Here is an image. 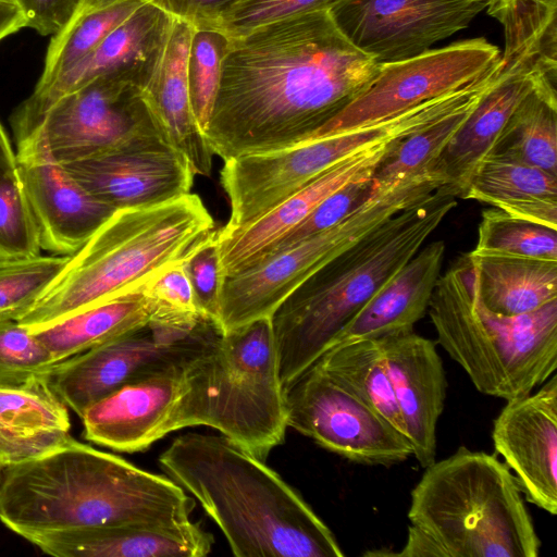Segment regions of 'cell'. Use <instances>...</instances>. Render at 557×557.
<instances>
[{
	"label": "cell",
	"instance_id": "obj_16",
	"mask_svg": "<svg viewBox=\"0 0 557 557\" xmlns=\"http://www.w3.org/2000/svg\"><path fill=\"white\" fill-rule=\"evenodd\" d=\"M493 0H337L330 11L357 49L377 63L419 55L459 30Z\"/></svg>",
	"mask_w": 557,
	"mask_h": 557
},
{
	"label": "cell",
	"instance_id": "obj_15",
	"mask_svg": "<svg viewBox=\"0 0 557 557\" xmlns=\"http://www.w3.org/2000/svg\"><path fill=\"white\" fill-rule=\"evenodd\" d=\"M499 57V49L485 38H472L403 61L380 63L371 84L309 139L377 123L463 88Z\"/></svg>",
	"mask_w": 557,
	"mask_h": 557
},
{
	"label": "cell",
	"instance_id": "obj_50",
	"mask_svg": "<svg viewBox=\"0 0 557 557\" xmlns=\"http://www.w3.org/2000/svg\"><path fill=\"white\" fill-rule=\"evenodd\" d=\"M0 1L13 2L14 3L15 0H0Z\"/></svg>",
	"mask_w": 557,
	"mask_h": 557
},
{
	"label": "cell",
	"instance_id": "obj_27",
	"mask_svg": "<svg viewBox=\"0 0 557 557\" xmlns=\"http://www.w3.org/2000/svg\"><path fill=\"white\" fill-rule=\"evenodd\" d=\"M66 405L35 379L18 386H0V465L4 468L42 457L70 435Z\"/></svg>",
	"mask_w": 557,
	"mask_h": 557
},
{
	"label": "cell",
	"instance_id": "obj_42",
	"mask_svg": "<svg viewBox=\"0 0 557 557\" xmlns=\"http://www.w3.org/2000/svg\"><path fill=\"white\" fill-rule=\"evenodd\" d=\"M140 288L154 306L153 318L191 320L202 317L196 305L184 260L162 268L144 282Z\"/></svg>",
	"mask_w": 557,
	"mask_h": 557
},
{
	"label": "cell",
	"instance_id": "obj_21",
	"mask_svg": "<svg viewBox=\"0 0 557 557\" xmlns=\"http://www.w3.org/2000/svg\"><path fill=\"white\" fill-rule=\"evenodd\" d=\"M412 456L422 468L436 458V429L447 379L436 345L413 330L377 337Z\"/></svg>",
	"mask_w": 557,
	"mask_h": 557
},
{
	"label": "cell",
	"instance_id": "obj_40",
	"mask_svg": "<svg viewBox=\"0 0 557 557\" xmlns=\"http://www.w3.org/2000/svg\"><path fill=\"white\" fill-rule=\"evenodd\" d=\"M337 0H235L207 26L228 39L240 38L265 25L307 12L330 9Z\"/></svg>",
	"mask_w": 557,
	"mask_h": 557
},
{
	"label": "cell",
	"instance_id": "obj_38",
	"mask_svg": "<svg viewBox=\"0 0 557 557\" xmlns=\"http://www.w3.org/2000/svg\"><path fill=\"white\" fill-rule=\"evenodd\" d=\"M57 363L28 327L14 320H0V386L47 379Z\"/></svg>",
	"mask_w": 557,
	"mask_h": 557
},
{
	"label": "cell",
	"instance_id": "obj_20",
	"mask_svg": "<svg viewBox=\"0 0 557 557\" xmlns=\"http://www.w3.org/2000/svg\"><path fill=\"white\" fill-rule=\"evenodd\" d=\"M190 360L135 380L91 405L82 416L84 437L125 453L146 450L164 437L187 389Z\"/></svg>",
	"mask_w": 557,
	"mask_h": 557
},
{
	"label": "cell",
	"instance_id": "obj_10",
	"mask_svg": "<svg viewBox=\"0 0 557 557\" xmlns=\"http://www.w3.org/2000/svg\"><path fill=\"white\" fill-rule=\"evenodd\" d=\"M442 115L425 101L377 123L311 138L262 153L224 161L220 182L230 205L228 233L261 218L337 163L376 145L403 138Z\"/></svg>",
	"mask_w": 557,
	"mask_h": 557
},
{
	"label": "cell",
	"instance_id": "obj_8",
	"mask_svg": "<svg viewBox=\"0 0 557 557\" xmlns=\"http://www.w3.org/2000/svg\"><path fill=\"white\" fill-rule=\"evenodd\" d=\"M187 374L170 433L210 426L262 460L284 442L285 392L271 318L221 333L188 362Z\"/></svg>",
	"mask_w": 557,
	"mask_h": 557
},
{
	"label": "cell",
	"instance_id": "obj_35",
	"mask_svg": "<svg viewBox=\"0 0 557 557\" xmlns=\"http://www.w3.org/2000/svg\"><path fill=\"white\" fill-rule=\"evenodd\" d=\"M472 252L557 261V228L512 216L496 208L485 209Z\"/></svg>",
	"mask_w": 557,
	"mask_h": 557
},
{
	"label": "cell",
	"instance_id": "obj_47",
	"mask_svg": "<svg viewBox=\"0 0 557 557\" xmlns=\"http://www.w3.org/2000/svg\"><path fill=\"white\" fill-rule=\"evenodd\" d=\"M26 27V21L20 8L13 2L0 1V41Z\"/></svg>",
	"mask_w": 557,
	"mask_h": 557
},
{
	"label": "cell",
	"instance_id": "obj_49",
	"mask_svg": "<svg viewBox=\"0 0 557 557\" xmlns=\"http://www.w3.org/2000/svg\"><path fill=\"white\" fill-rule=\"evenodd\" d=\"M3 471H4V467H2L0 465V484H1V481H2Z\"/></svg>",
	"mask_w": 557,
	"mask_h": 557
},
{
	"label": "cell",
	"instance_id": "obj_30",
	"mask_svg": "<svg viewBox=\"0 0 557 557\" xmlns=\"http://www.w3.org/2000/svg\"><path fill=\"white\" fill-rule=\"evenodd\" d=\"M154 306L140 286L32 331L59 362L148 323Z\"/></svg>",
	"mask_w": 557,
	"mask_h": 557
},
{
	"label": "cell",
	"instance_id": "obj_44",
	"mask_svg": "<svg viewBox=\"0 0 557 557\" xmlns=\"http://www.w3.org/2000/svg\"><path fill=\"white\" fill-rule=\"evenodd\" d=\"M82 0H15L26 27L42 36L55 35L70 21Z\"/></svg>",
	"mask_w": 557,
	"mask_h": 557
},
{
	"label": "cell",
	"instance_id": "obj_43",
	"mask_svg": "<svg viewBox=\"0 0 557 557\" xmlns=\"http://www.w3.org/2000/svg\"><path fill=\"white\" fill-rule=\"evenodd\" d=\"M184 267L193 288L198 311L202 317L211 320L219 326L222 274L216 233L184 260Z\"/></svg>",
	"mask_w": 557,
	"mask_h": 557
},
{
	"label": "cell",
	"instance_id": "obj_2",
	"mask_svg": "<svg viewBox=\"0 0 557 557\" xmlns=\"http://www.w3.org/2000/svg\"><path fill=\"white\" fill-rule=\"evenodd\" d=\"M195 498L168 475L72 436L53 451L4 468L0 521L24 539L120 524H181Z\"/></svg>",
	"mask_w": 557,
	"mask_h": 557
},
{
	"label": "cell",
	"instance_id": "obj_45",
	"mask_svg": "<svg viewBox=\"0 0 557 557\" xmlns=\"http://www.w3.org/2000/svg\"><path fill=\"white\" fill-rule=\"evenodd\" d=\"M168 14L191 22L196 27L209 25L235 0H149Z\"/></svg>",
	"mask_w": 557,
	"mask_h": 557
},
{
	"label": "cell",
	"instance_id": "obj_22",
	"mask_svg": "<svg viewBox=\"0 0 557 557\" xmlns=\"http://www.w3.org/2000/svg\"><path fill=\"white\" fill-rule=\"evenodd\" d=\"M196 26L169 14L159 44L139 85L148 110L195 175L209 176L213 152L193 113L188 58Z\"/></svg>",
	"mask_w": 557,
	"mask_h": 557
},
{
	"label": "cell",
	"instance_id": "obj_28",
	"mask_svg": "<svg viewBox=\"0 0 557 557\" xmlns=\"http://www.w3.org/2000/svg\"><path fill=\"white\" fill-rule=\"evenodd\" d=\"M460 198L557 228V175L507 157L486 156Z\"/></svg>",
	"mask_w": 557,
	"mask_h": 557
},
{
	"label": "cell",
	"instance_id": "obj_33",
	"mask_svg": "<svg viewBox=\"0 0 557 557\" xmlns=\"http://www.w3.org/2000/svg\"><path fill=\"white\" fill-rule=\"evenodd\" d=\"M149 0H82L50 41L35 88H41L92 51Z\"/></svg>",
	"mask_w": 557,
	"mask_h": 557
},
{
	"label": "cell",
	"instance_id": "obj_18",
	"mask_svg": "<svg viewBox=\"0 0 557 557\" xmlns=\"http://www.w3.org/2000/svg\"><path fill=\"white\" fill-rule=\"evenodd\" d=\"M62 166L116 210L175 199L190 193L195 177L185 157L164 140L124 146Z\"/></svg>",
	"mask_w": 557,
	"mask_h": 557
},
{
	"label": "cell",
	"instance_id": "obj_34",
	"mask_svg": "<svg viewBox=\"0 0 557 557\" xmlns=\"http://www.w3.org/2000/svg\"><path fill=\"white\" fill-rule=\"evenodd\" d=\"M478 102L393 141L371 176L373 194L387 191L410 177L433 175L441 153Z\"/></svg>",
	"mask_w": 557,
	"mask_h": 557
},
{
	"label": "cell",
	"instance_id": "obj_32",
	"mask_svg": "<svg viewBox=\"0 0 557 557\" xmlns=\"http://www.w3.org/2000/svg\"><path fill=\"white\" fill-rule=\"evenodd\" d=\"M315 364L406 436L377 338H363L332 347Z\"/></svg>",
	"mask_w": 557,
	"mask_h": 557
},
{
	"label": "cell",
	"instance_id": "obj_3",
	"mask_svg": "<svg viewBox=\"0 0 557 557\" xmlns=\"http://www.w3.org/2000/svg\"><path fill=\"white\" fill-rule=\"evenodd\" d=\"M159 465L224 534L237 557H343L335 535L264 460L224 435L187 433Z\"/></svg>",
	"mask_w": 557,
	"mask_h": 557
},
{
	"label": "cell",
	"instance_id": "obj_36",
	"mask_svg": "<svg viewBox=\"0 0 557 557\" xmlns=\"http://www.w3.org/2000/svg\"><path fill=\"white\" fill-rule=\"evenodd\" d=\"M70 256L0 258V320L22 319L39 300Z\"/></svg>",
	"mask_w": 557,
	"mask_h": 557
},
{
	"label": "cell",
	"instance_id": "obj_7",
	"mask_svg": "<svg viewBox=\"0 0 557 557\" xmlns=\"http://www.w3.org/2000/svg\"><path fill=\"white\" fill-rule=\"evenodd\" d=\"M437 343L478 392L505 400L524 396L557 368V299L513 317L475 300L468 253L440 276L428 309Z\"/></svg>",
	"mask_w": 557,
	"mask_h": 557
},
{
	"label": "cell",
	"instance_id": "obj_25",
	"mask_svg": "<svg viewBox=\"0 0 557 557\" xmlns=\"http://www.w3.org/2000/svg\"><path fill=\"white\" fill-rule=\"evenodd\" d=\"M25 539L57 557H203L214 544L213 535L191 520L181 524L98 527Z\"/></svg>",
	"mask_w": 557,
	"mask_h": 557
},
{
	"label": "cell",
	"instance_id": "obj_9",
	"mask_svg": "<svg viewBox=\"0 0 557 557\" xmlns=\"http://www.w3.org/2000/svg\"><path fill=\"white\" fill-rule=\"evenodd\" d=\"M504 27L505 51L495 84L449 140L432 174L460 198L517 107L540 85L557 83L556 15L548 7L512 0L494 12Z\"/></svg>",
	"mask_w": 557,
	"mask_h": 557
},
{
	"label": "cell",
	"instance_id": "obj_39",
	"mask_svg": "<svg viewBox=\"0 0 557 557\" xmlns=\"http://www.w3.org/2000/svg\"><path fill=\"white\" fill-rule=\"evenodd\" d=\"M39 230L18 173L0 178V257L40 253Z\"/></svg>",
	"mask_w": 557,
	"mask_h": 557
},
{
	"label": "cell",
	"instance_id": "obj_5",
	"mask_svg": "<svg viewBox=\"0 0 557 557\" xmlns=\"http://www.w3.org/2000/svg\"><path fill=\"white\" fill-rule=\"evenodd\" d=\"M216 233L196 194L120 209L71 255L36 305L17 322L36 331L103 299L136 288L185 260Z\"/></svg>",
	"mask_w": 557,
	"mask_h": 557
},
{
	"label": "cell",
	"instance_id": "obj_41",
	"mask_svg": "<svg viewBox=\"0 0 557 557\" xmlns=\"http://www.w3.org/2000/svg\"><path fill=\"white\" fill-rule=\"evenodd\" d=\"M372 196H374V194L372 191L371 176L347 183L327 196L301 223L277 242L262 257L277 250L289 248L335 226Z\"/></svg>",
	"mask_w": 557,
	"mask_h": 557
},
{
	"label": "cell",
	"instance_id": "obj_26",
	"mask_svg": "<svg viewBox=\"0 0 557 557\" xmlns=\"http://www.w3.org/2000/svg\"><path fill=\"white\" fill-rule=\"evenodd\" d=\"M445 250L443 240L419 250L349 321L332 347L413 330L428 312Z\"/></svg>",
	"mask_w": 557,
	"mask_h": 557
},
{
	"label": "cell",
	"instance_id": "obj_11",
	"mask_svg": "<svg viewBox=\"0 0 557 557\" xmlns=\"http://www.w3.org/2000/svg\"><path fill=\"white\" fill-rule=\"evenodd\" d=\"M432 175L407 178L372 196L335 226L289 248L271 252L222 280L219 327L232 331L271 318L280 305L313 273L364 234L440 187Z\"/></svg>",
	"mask_w": 557,
	"mask_h": 557
},
{
	"label": "cell",
	"instance_id": "obj_51",
	"mask_svg": "<svg viewBox=\"0 0 557 557\" xmlns=\"http://www.w3.org/2000/svg\"><path fill=\"white\" fill-rule=\"evenodd\" d=\"M0 258H2V257H0Z\"/></svg>",
	"mask_w": 557,
	"mask_h": 557
},
{
	"label": "cell",
	"instance_id": "obj_24",
	"mask_svg": "<svg viewBox=\"0 0 557 557\" xmlns=\"http://www.w3.org/2000/svg\"><path fill=\"white\" fill-rule=\"evenodd\" d=\"M392 143L376 145L337 163L250 224L228 233L218 231L222 280L261 258L335 190L351 181L372 176Z\"/></svg>",
	"mask_w": 557,
	"mask_h": 557
},
{
	"label": "cell",
	"instance_id": "obj_6",
	"mask_svg": "<svg viewBox=\"0 0 557 557\" xmlns=\"http://www.w3.org/2000/svg\"><path fill=\"white\" fill-rule=\"evenodd\" d=\"M424 469L408 519L448 557L539 556L542 543L524 496L496 454L460 446Z\"/></svg>",
	"mask_w": 557,
	"mask_h": 557
},
{
	"label": "cell",
	"instance_id": "obj_13",
	"mask_svg": "<svg viewBox=\"0 0 557 557\" xmlns=\"http://www.w3.org/2000/svg\"><path fill=\"white\" fill-rule=\"evenodd\" d=\"M211 320L151 319L81 354L59 361L47 376L57 396L82 418L117 388L166 367L186 362L221 334Z\"/></svg>",
	"mask_w": 557,
	"mask_h": 557
},
{
	"label": "cell",
	"instance_id": "obj_37",
	"mask_svg": "<svg viewBox=\"0 0 557 557\" xmlns=\"http://www.w3.org/2000/svg\"><path fill=\"white\" fill-rule=\"evenodd\" d=\"M227 41L223 33L209 27H196L193 36L188 58L189 97L203 135L218 96Z\"/></svg>",
	"mask_w": 557,
	"mask_h": 557
},
{
	"label": "cell",
	"instance_id": "obj_31",
	"mask_svg": "<svg viewBox=\"0 0 557 557\" xmlns=\"http://www.w3.org/2000/svg\"><path fill=\"white\" fill-rule=\"evenodd\" d=\"M488 154L507 157L557 175L555 84L537 86L517 107Z\"/></svg>",
	"mask_w": 557,
	"mask_h": 557
},
{
	"label": "cell",
	"instance_id": "obj_23",
	"mask_svg": "<svg viewBox=\"0 0 557 557\" xmlns=\"http://www.w3.org/2000/svg\"><path fill=\"white\" fill-rule=\"evenodd\" d=\"M15 156L41 249L60 256L75 253L116 211L86 190L62 164L35 156Z\"/></svg>",
	"mask_w": 557,
	"mask_h": 557
},
{
	"label": "cell",
	"instance_id": "obj_46",
	"mask_svg": "<svg viewBox=\"0 0 557 557\" xmlns=\"http://www.w3.org/2000/svg\"><path fill=\"white\" fill-rule=\"evenodd\" d=\"M391 555L400 557H448L438 542L413 524L408 527L407 540L403 549Z\"/></svg>",
	"mask_w": 557,
	"mask_h": 557
},
{
	"label": "cell",
	"instance_id": "obj_19",
	"mask_svg": "<svg viewBox=\"0 0 557 557\" xmlns=\"http://www.w3.org/2000/svg\"><path fill=\"white\" fill-rule=\"evenodd\" d=\"M168 16L147 1L86 57L48 85L35 88L11 115L16 145L29 139L55 101L87 83L111 74H133L143 81Z\"/></svg>",
	"mask_w": 557,
	"mask_h": 557
},
{
	"label": "cell",
	"instance_id": "obj_29",
	"mask_svg": "<svg viewBox=\"0 0 557 557\" xmlns=\"http://www.w3.org/2000/svg\"><path fill=\"white\" fill-rule=\"evenodd\" d=\"M476 302L494 314L513 317L557 299V261L468 253Z\"/></svg>",
	"mask_w": 557,
	"mask_h": 557
},
{
	"label": "cell",
	"instance_id": "obj_4",
	"mask_svg": "<svg viewBox=\"0 0 557 557\" xmlns=\"http://www.w3.org/2000/svg\"><path fill=\"white\" fill-rule=\"evenodd\" d=\"M455 206L456 197L437 188L332 258L280 305L271 324L284 392L333 346Z\"/></svg>",
	"mask_w": 557,
	"mask_h": 557
},
{
	"label": "cell",
	"instance_id": "obj_17",
	"mask_svg": "<svg viewBox=\"0 0 557 557\" xmlns=\"http://www.w3.org/2000/svg\"><path fill=\"white\" fill-rule=\"evenodd\" d=\"M492 441L525 502L557 513V375L534 393L506 400L493 421Z\"/></svg>",
	"mask_w": 557,
	"mask_h": 557
},
{
	"label": "cell",
	"instance_id": "obj_12",
	"mask_svg": "<svg viewBox=\"0 0 557 557\" xmlns=\"http://www.w3.org/2000/svg\"><path fill=\"white\" fill-rule=\"evenodd\" d=\"M140 82L111 74L64 95L16 154L66 164L134 144L170 143L140 96Z\"/></svg>",
	"mask_w": 557,
	"mask_h": 557
},
{
	"label": "cell",
	"instance_id": "obj_1",
	"mask_svg": "<svg viewBox=\"0 0 557 557\" xmlns=\"http://www.w3.org/2000/svg\"><path fill=\"white\" fill-rule=\"evenodd\" d=\"M379 64L330 9L228 39L206 139L224 161L305 141L371 84Z\"/></svg>",
	"mask_w": 557,
	"mask_h": 557
},
{
	"label": "cell",
	"instance_id": "obj_48",
	"mask_svg": "<svg viewBox=\"0 0 557 557\" xmlns=\"http://www.w3.org/2000/svg\"><path fill=\"white\" fill-rule=\"evenodd\" d=\"M17 174L16 156L0 124V178Z\"/></svg>",
	"mask_w": 557,
	"mask_h": 557
},
{
	"label": "cell",
	"instance_id": "obj_14",
	"mask_svg": "<svg viewBox=\"0 0 557 557\" xmlns=\"http://www.w3.org/2000/svg\"><path fill=\"white\" fill-rule=\"evenodd\" d=\"M285 408L287 426L349 461L392 466L412 456L401 432L315 363L285 389Z\"/></svg>",
	"mask_w": 557,
	"mask_h": 557
}]
</instances>
